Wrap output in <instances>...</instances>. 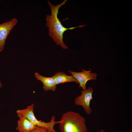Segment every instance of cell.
Returning a JSON list of instances; mask_svg holds the SVG:
<instances>
[{
    "label": "cell",
    "instance_id": "cell-1",
    "mask_svg": "<svg viewBox=\"0 0 132 132\" xmlns=\"http://www.w3.org/2000/svg\"><path fill=\"white\" fill-rule=\"evenodd\" d=\"M67 1L65 0L59 4L56 5H53L49 1L47 3L51 10V15H47L46 17L45 26L48 28V34L58 45H60L63 49H67L68 47L64 44L63 40V35L64 32L68 30H72L77 28H83L87 24L69 28L64 27L58 17L59 9L65 5Z\"/></svg>",
    "mask_w": 132,
    "mask_h": 132
},
{
    "label": "cell",
    "instance_id": "cell-2",
    "mask_svg": "<svg viewBox=\"0 0 132 132\" xmlns=\"http://www.w3.org/2000/svg\"><path fill=\"white\" fill-rule=\"evenodd\" d=\"M60 120L61 132H88L85 118L78 112L67 111L62 114Z\"/></svg>",
    "mask_w": 132,
    "mask_h": 132
},
{
    "label": "cell",
    "instance_id": "cell-3",
    "mask_svg": "<svg viewBox=\"0 0 132 132\" xmlns=\"http://www.w3.org/2000/svg\"><path fill=\"white\" fill-rule=\"evenodd\" d=\"M93 88L90 87L85 90H81V94L76 97L74 101L75 105L82 106L87 114H90L92 111L90 104L91 100L93 99Z\"/></svg>",
    "mask_w": 132,
    "mask_h": 132
},
{
    "label": "cell",
    "instance_id": "cell-4",
    "mask_svg": "<svg viewBox=\"0 0 132 132\" xmlns=\"http://www.w3.org/2000/svg\"><path fill=\"white\" fill-rule=\"evenodd\" d=\"M72 76L79 82V87L82 88V90L86 88V84L87 82L90 80H96L97 74L92 73L91 70L89 68L88 71L83 69L81 72H76L68 70Z\"/></svg>",
    "mask_w": 132,
    "mask_h": 132
},
{
    "label": "cell",
    "instance_id": "cell-5",
    "mask_svg": "<svg viewBox=\"0 0 132 132\" xmlns=\"http://www.w3.org/2000/svg\"><path fill=\"white\" fill-rule=\"evenodd\" d=\"M18 22L17 19L13 18L0 24V52H2L3 50L8 35Z\"/></svg>",
    "mask_w": 132,
    "mask_h": 132
},
{
    "label": "cell",
    "instance_id": "cell-6",
    "mask_svg": "<svg viewBox=\"0 0 132 132\" xmlns=\"http://www.w3.org/2000/svg\"><path fill=\"white\" fill-rule=\"evenodd\" d=\"M34 106V104H32L27 106L25 109L18 110L16 111V113L17 115L25 117L35 125L43 127L45 125V122L38 120L36 118L33 112Z\"/></svg>",
    "mask_w": 132,
    "mask_h": 132
},
{
    "label": "cell",
    "instance_id": "cell-7",
    "mask_svg": "<svg viewBox=\"0 0 132 132\" xmlns=\"http://www.w3.org/2000/svg\"><path fill=\"white\" fill-rule=\"evenodd\" d=\"M17 115L19 119L16 129L18 132H30L37 127L25 117Z\"/></svg>",
    "mask_w": 132,
    "mask_h": 132
},
{
    "label": "cell",
    "instance_id": "cell-8",
    "mask_svg": "<svg viewBox=\"0 0 132 132\" xmlns=\"http://www.w3.org/2000/svg\"><path fill=\"white\" fill-rule=\"evenodd\" d=\"M36 79L41 81L43 84V88L46 91L48 90L55 91L56 88L54 79L52 77H46L42 76L38 73L36 72L34 73Z\"/></svg>",
    "mask_w": 132,
    "mask_h": 132
},
{
    "label": "cell",
    "instance_id": "cell-9",
    "mask_svg": "<svg viewBox=\"0 0 132 132\" xmlns=\"http://www.w3.org/2000/svg\"><path fill=\"white\" fill-rule=\"evenodd\" d=\"M52 77L56 85L59 84L72 82L79 84L78 81L72 75H67L65 73L62 72H57Z\"/></svg>",
    "mask_w": 132,
    "mask_h": 132
},
{
    "label": "cell",
    "instance_id": "cell-10",
    "mask_svg": "<svg viewBox=\"0 0 132 132\" xmlns=\"http://www.w3.org/2000/svg\"><path fill=\"white\" fill-rule=\"evenodd\" d=\"M30 132H48L47 129L44 127L37 126L34 129Z\"/></svg>",
    "mask_w": 132,
    "mask_h": 132
},
{
    "label": "cell",
    "instance_id": "cell-11",
    "mask_svg": "<svg viewBox=\"0 0 132 132\" xmlns=\"http://www.w3.org/2000/svg\"><path fill=\"white\" fill-rule=\"evenodd\" d=\"M96 132H106L104 130H101L100 131H98Z\"/></svg>",
    "mask_w": 132,
    "mask_h": 132
},
{
    "label": "cell",
    "instance_id": "cell-12",
    "mask_svg": "<svg viewBox=\"0 0 132 132\" xmlns=\"http://www.w3.org/2000/svg\"><path fill=\"white\" fill-rule=\"evenodd\" d=\"M2 86V84L1 83V82L0 80V88H1V87Z\"/></svg>",
    "mask_w": 132,
    "mask_h": 132
}]
</instances>
